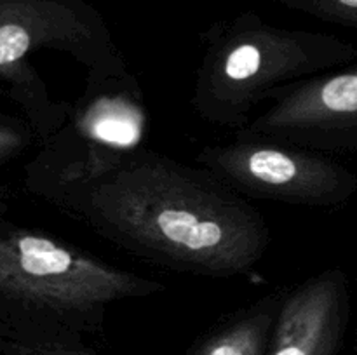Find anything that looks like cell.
Wrapping results in <instances>:
<instances>
[{
    "label": "cell",
    "mask_w": 357,
    "mask_h": 355,
    "mask_svg": "<svg viewBox=\"0 0 357 355\" xmlns=\"http://www.w3.org/2000/svg\"><path fill=\"white\" fill-rule=\"evenodd\" d=\"M35 143L38 138L26 118L0 110V169L24 155Z\"/></svg>",
    "instance_id": "9"
},
{
    "label": "cell",
    "mask_w": 357,
    "mask_h": 355,
    "mask_svg": "<svg viewBox=\"0 0 357 355\" xmlns=\"http://www.w3.org/2000/svg\"><path fill=\"white\" fill-rule=\"evenodd\" d=\"M202 40L190 106L208 124L236 132L260 103L357 58L354 45L335 35L274 26L251 10L216 23Z\"/></svg>",
    "instance_id": "3"
},
{
    "label": "cell",
    "mask_w": 357,
    "mask_h": 355,
    "mask_svg": "<svg viewBox=\"0 0 357 355\" xmlns=\"http://www.w3.org/2000/svg\"><path fill=\"white\" fill-rule=\"evenodd\" d=\"M164 291L162 282L20 225L0 200V341L91 347L108 306Z\"/></svg>",
    "instance_id": "2"
},
{
    "label": "cell",
    "mask_w": 357,
    "mask_h": 355,
    "mask_svg": "<svg viewBox=\"0 0 357 355\" xmlns=\"http://www.w3.org/2000/svg\"><path fill=\"white\" fill-rule=\"evenodd\" d=\"M286 9L309 14L328 23L357 28V0H272Z\"/></svg>",
    "instance_id": "10"
},
{
    "label": "cell",
    "mask_w": 357,
    "mask_h": 355,
    "mask_svg": "<svg viewBox=\"0 0 357 355\" xmlns=\"http://www.w3.org/2000/svg\"><path fill=\"white\" fill-rule=\"evenodd\" d=\"M0 355H96L91 347L66 345H21L0 341Z\"/></svg>",
    "instance_id": "11"
},
{
    "label": "cell",
    "mask_w": 357,
    "mask_h": 355,
    "mask_svg": "<svg viewBox=\"0 0 357 355\" xmlns=\"http://www.w3.org/2000/svg\"><path fill=\"white\" fill-rule=\"evenodd\" d=\"M347 319V275L328 268L286 289L267 355H335Z\"/></svg>",
    "instance_id": "7"
},
{
    "label": "cell",
    "mask_w": 357,
    "mask_h": 355,
    "mask_svg": "<svg viewBox=\"0 0 357 355\" xmlns=\"http://www.w3.org/2000/svg\"><path fill=\"white\" fill-rule=\"evenodd\" d=\"M195 162L243 197L333 209L357 191V176L326 153L260 138L204 146Z\"/></svg>",
    "instance_id": "5"
},
{
    "label": "cell",
    "mask_w": 357,
    "mask_h": 355,
    "mask_svg": "<svg viewBox=\"0 0 357 355\" xmlns=\"http://www.w3.org/2000/svg\"><path fill=\"white\" fill-rule=\"evenodd\" d=\"M68 54L87 70L86 84L131 77L100 10L87 0H0V89L20 106L38 143L63 127L72 104L52 101L30 56Z\"/></svg>",
    "instance_id": "4"
},
{
    "label": "cell",
    "mask_w": 357,
    "mask_h": 355,
    "mask_svg": "<svg viewBox=\"0 0 357 355\" xmlns=\"http://www.w3.org/2000/svg\"><path fill=\"white\" fill-rule=\"evenodd\" d=\"M23 184L119 249L174 271L243 277L272 240L246 197L204 167L145 146L68 153L40 145Z\"/></svg>",
    "instance_id": "1"
},
{
    "label": "cell",
    "mask_w": 357,
    "mask_h": 355,
    "mask_svg": "<svg viewBox=\"0 0 357 355\" xmlns=\"http://www.w3.org/2000/svg\"><path fill=\"white\" fill-rule=\"evenodd\" d=\"M236 136L321 153L357 152V65L291 87Z\"/></svg>",
    "instance_id": "6"
},
{
    "label": "cell",
    "mask_w": 357,
    "mask_h": 355,
    "mask_svg": "<svg viewBox=\"0 0 357 355\" xmlns=\"http://www.w3.org/2000/svg\"><path fill=\"white\" fill-rule=\"evenodd\" d=\"M284 291L265 294L230 317L195 347L192 355H267Z\"/></svg>",
    "instance_id": "8"
}]
</instances>
